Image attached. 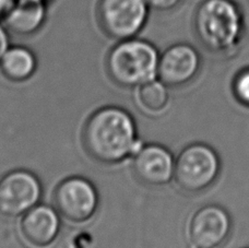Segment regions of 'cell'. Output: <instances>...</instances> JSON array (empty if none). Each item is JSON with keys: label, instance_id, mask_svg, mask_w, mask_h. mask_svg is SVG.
Masks as SVG:
<instances>
[{"label": "cell", "instance_id": "3", "mask_svg": "<svg viewBox=\"0 0 249 248\" xmlns=\"http://www.w3.org/2000/svg\"><path fill=\"white\" fill-rule=\"evenodd\" d=\"M160 54L152 44L129 38L118 42L106 58V71L122 88H137L158 77Z\"/></svg>", "mask_w": 249, "mask_h": 248}, {"label": "cell", "instance_id": "17", "mask_svg": "<svg viewBox=\"0 0 249 248\" xmlns=\"http://www.w3.org/2000/svg\"><path fill=\"white\" fill-rule=\"evenodd\" d=\"M9 50V36L7 30L0 24V58Z\"/></svg>", "mask_w": 249, "mask_h": 248}, {"label": "cell", "instance_id": "9", "mask_svg": "<svg viewBox=\"0 0 249 248\" xmlns=\"http://www.w3.org/2000/svg\"><path fill=\"white\" fill-rule=\"evenodd\" d=\"M201 58L194 46L177 43L160 55L158 78L167 88L187 86L197 77Z\"/></svg>", "mask_w": 249, "mask_h": 248}, {"label": "cell", "instance_id": "1", "mask_svg": "<svg viewBox=\"0 0 249 248\" xmlns=\"http://www.w3.org/2000/svg\"><path fill=\"white\" fill-rule=\"evenodd\" d=\"M82 143L93 160L102 164H117L141 148L135 119L117 106L95 110L86 123Z\"/></svg>", "mask_w": 249, "mask_h": 248}, {"label": "cell", "instance_id": "4", "mask_svg": "<svg viewBox=\"0 0 249 248\" xmlns=\"http://www.w3.org/2000/svg\"><path fill=\"white\" fill-rule=\"evenodd\" d=\"M220 172L221 160L214 149L206 143H191L176 158L174 179L183 192L199 194L215 183Z\"/></svg>", "mask_w": 249, "mask_h": 248}, {"label": "cell", "instance_id": "2", "mask_svg": "<svg viewBox=\"0 0 249 248\" xmlns=\"http://www.w3.org/2000/svg\"><path fill=\"white\" fill-rule=\"evenodd\" d=\"M193 25L199 43L215 55L236 51L246 31L244 12L235 0H202L195 11Z\"/></svg>", "mask_w": 249, "mask_h": 248}, {"label": "cell", "instance_id": "5", "mask_svg": "<svg viewBox=\"0 0 249 248\" xmlns=\"http://www.w3.org/2000/svg\"><path fill=\"white\" fill-rule=\"evenodd\" d=\"M148 12L145 0H101L99 20L104 32L121 42L133 38L143 29Z\"/></svg>", "mask_w": 249, "mask_h": 248}, {"label": "cell", "instance_id": "20", "mask_svg": "<svg viewBox=\"0 0 249 248\" xmlns=\"http://www.w3.org/2000/svg\"><path fill=\"white\" fill-rule=\"evenodd\" d=\"M191 248H209V247H201V246H193Z\"/></svg>", "mask_w": 249, "mask_h": 248}, {"label": "cell", "instance_id": "14", "mask_svg": "<svg viewBox=\"0 0 249 248\" xmlns=\"http://www.w3.org/2000/svg\"><path fill=\"white\" fill-rule=\"evenodd\" d=\"M136 104L142 113L149 116H159L170 106L167 87L161 80H150L135 88Z\"/></svg>", "mask_w": 249, "mask_h": 248}, {"label": "cell", "instance_id": "13", "mask_svg": "<svg viewBox=\"0 0 249 248\" xmlns=\"http://www.w3.org/2000/svg\"><path fill=\"white\" fill-rule=\"evenodd\" d=\"M37 61L32 52L25 47H9L0 58V72L12 82L29 80L36 71Z\"/></svg>", "mask_w": 249, "mask_h": 248}, {"label": "cell", "instance_id": "19", "mask_svg": "<svg viewBox=\"0 0 249 248\" xmlns=\"http://www.w3.org/2000/svg\"><path fill=\"white\" fill-rule=\"evenodd\" d=\"M22 1H29V2H45L46 0H22Z\"/></svg>", "mask_w": 249, "mask_h": 248}, {"label": "cell", "instance_id": "10", "mask_svg": "<svg viewBox=\"0 0 249 248\" xmlns=\"http://www.w3.org/2000/svg\"><path fill=\"white\" fill-rule=\"evenodd\" d=\"M175 159L161 144H145L133 154L132 171L140 183L161 187L174 178Z\"/></svg>", "mask_w": 249, "mask_h": 248}, {"label": "cell", "instance_id": "15", "mask_svg": "<svg viewBox=\"0 0 249 248\" xmlns=\"http://www.w3.org/2000/svg\"><path fill=\"white\" fill-rule=\"evenodd\" d=\"M232 90L239 103L249 106V68H245L235 76Z\"/></svg>", "mask_w": 249, "mask_h": 248}, {"label": "cell", "instance_id": "12", "mask_svg": "<svg viewBox=\"0 0 249 248\" xmlns=\"http://www.w3.org/2000/svg\"><path fill=\"white\" fill-rule=\"evenodd\" d=\"M46 19L45 2L15 0L3 16L8 30L18 35H32L42 28Z\"/></svg>", "mask_w": 249, "mask_h": 248}, {"label": "cell", "instance_id": "7", "mask_svg": "<svg viewBox=\"0 0 249 248\" xmlns=\"http://www.w3.org/2000/svg\"><path fill=\"white\" fill-rule=\"evenodd\" d=\"M42 196L41 181L24 170L9 172L0 179V213L21 216L38 205Z\"/></svg>", "mask_w": 249, "mask_h": 248}, {"label": "cell", "instance_id": "18", "mask_svg": "<svg viewBox=\"0 0 249 248\" xmlns=\"http://www.w3.org/2000/svg\"><path fill=\"white\" fill-rule=\"evenodd\" d=\"M13 2H15V0H0V17L3 18Z\"/></svg>", "mask_w": 249, "mask_h": 248}, {"label": "cell", "instance_id": "16", "mask_svg": "<svg viewBox=\"0 0 249 248\" xmlns=\"http://www.w3.org/2000/svg\"><path fill=\"white\" fill-rule=\"evenodd\" d=\"M149 8L158 11H170L176 8L181 0H145Z\"/></svg>", "mask_w": 249, "mask_h": 248}, {"label": "cell", "instance_id": "8", "mask_svg": "<svg viewBox=\"0 0 249 248\" xmlns=\"http://www.w3.org/2000/svg\"><path fill=\"white\" fill-rule=\"evenodd\" d=\"M232 232V219L224 208L206 205L195 210L187 223V235L193 246L217 248Z\"/></svg>", "mask_w": 249, "mask_h": 248}, {"label": "cell", "instance_id": "11", "mask_svg": "<svg viewBox=\"0 0 249 248\" xmlns=\"http://www.w3.org/2000/svg\"><path fill=\"white\" fill-rule=\"evenodd\" d=\"M58 212L52 207L36 205L21 215L20 234L26 244L47 248L54 244L60 231Z\"/></svg>", "mask_w": 249, "mask_h": 248}, {"label": "cell", "instance_id": "6", "mask_svg": "<svg viewBox=\"0 0 249 248\" xmlns=\"http://www.w3.org/2000/svg\"><path fill=\"white\" fill-rule=\"evenodd\" d=\"M99 194L90 180L73 176L57 186L54 195L55 209L71 223L82 224L95 215L99 208Z\"/></svg>", "mask_w": 249, "mask_h": 248}]
</instances>
